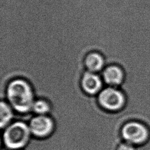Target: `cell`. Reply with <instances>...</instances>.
Masks as SVG:
<instances>
[{"label": "cell", "mask_w": 150, "mask_h": 150, "mask_svg": "<svg viewBox=\"0 0 150 150\" xmlns=\"http://www.w3.org/2000/svg\"><path fill=\"white\" fill-rule=\"evenodd\" d=\"M121 134L124 141L135 146L146 143L150 135L147 126L137 121H131L125 123L121 128Z\"/></svg>", "instance_id": "3957f363"}, {"label": "cell", "mask_w": 150, "mask_h": 150, "mask_svg": "<svg viewBox=\"0 0 150 150\" xmlns=\"http://www.w3.org/2000/svg\"><path fill=\"white\" fill-rule=\"evenodd\" d=\"M29 126L33 137L45 138L52 133L54 125L52 118L49 115H38L30 120Z\"/></svg>", "instance_id": "5b68a950"}, {"label": "cell", "mask_w": 150, "mask_h": 150, "mask_svg": "<svg viewBox=\"0 0 150 150\" xmlns=\"http://www.w3.org/2000/svg\"><path fill=\"white\" fill-rule=\"evenodd\" d=\"M5 96L12 108L21 114L30 112L35 100L31 85L21 78L13 79L9 82L6 87Z\"/></svg>", "instance_id": "6da1fadb"}, {"label": "cell", "mask_w": 150, "mask_h": 150, "mask_svg": "<svg viewBox=\"0 0 150 150\" xmlns=\"http://www.w3.org/2000/svg\"><path fill=\"white\" fill-rule=\"evenodd\" d=\"M81 86L87 94L96 95L100 93L103 82L99 76L90 71H84L81 79Z\"/></svg>", "instance_id": "8992f818"}, {"label": "cell", "mask_w": 150, "mask_h": 150, "mask_svg": "<svg viewBox=\"0 0 150 150\" xmlns=\"http://www.w3.org/2000/svg\"><path fill=\"white\" fill-rule=\"evenodd\" d=\"M102 74L105 83L112 87L120 86L124 79V73L122 69L115 64L107 66Z\"/></svg>", "instance_id": "52a82bcc"}, {"label": "cell", "mask_w": 150, "mask_h": 150, "mask_svg": "<svg viewBox=\"0 0 150 150\" xmlns=\"http://www.w3.org/2000/svg\"><path fill=\"white\" fill-rule=\"evenodd\" d=\"M32 111L38 115H48L50 111V105L46 100L38 98L33 104Z\"/></svg>", "instance_id": "30bf717a"}, {"label": "cell", "mask_w": 150, "mask_h": 150, "mask_svg": "<svg viewBox=\"0 0 150 150\" xmlns=\"http://www.w3.org/2000/svg\"><path fill=\"white\" fill-rule=\"evenodd\" d=\"M117 150H137V149L136 146L125 141H122L118 145Z\"/></svg>", "instance_id": "8fae6325"}, {"label": "cell", "mask_w": 150, "mask_h": 150, "mask_svg": "<svg viewBox=\"0 0 150 150\" xmlns=\"http://www.w3.org/2000/svg\"><path fill=\"white\" fill-rule=\"evenodd\" d=\"M84 62L87 70L93 73L100 71L105 65L103 56L97 52L87 53L84 57Z\"/></svg>", "instance_id": "ba28073f"}, {"label": "cell", "mask_w": 150, "mask_h": 150, "mask_svg": "<svg viewBox=\"0 0 150 150\" xmlns=\"http://www.w3.org/2000/svg\"><path fill=\"white\" fill-rule=\"evenodd\" d=\"M29 125L18 120L8 125L3 133V142L8 150H22L31 138Z\"/></svg>", "instance_id": "7a4b0ae2"}, {"label": "cell", "mask_w": 150, "mask_h": 150, "mask_svg": "<svg viewBox=\"0 0 150 150\" xmlns=\"http://www.w3.org/2000/svg\"><path fill=\"white\" fill-rule=\"evenodd\" d=\"M97 99L102 108L110 111L120 110L126 101L124 93L114 87H108L100 91L97 95Z\"/></svg>", "instance_id": "277c9868"}, {"label": "cell", "mask_w": 150, "mask_h": 150, "mask_svg": "<svg viewBox=\"0 0 150 150\" xmlns=\"http://www.w3.org/2000/svg\"><path fill=\"white\" fill-rule=\"evenodd\" d=\"M12 108L10 104L1 100L0 104V126L1 129H5L13 119L14 114Z\"/></svg>", "instance_id": "9c48e42d"}]
</instances>
